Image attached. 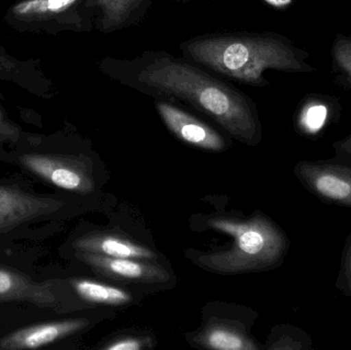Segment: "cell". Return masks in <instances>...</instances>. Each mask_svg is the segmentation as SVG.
I'll return each mask as SVG.
<instances>
[{"mask_svg":"<svg viewBox=\"0 0 351 350\" xmlns=\"http://www.w3.org/2000/svg\"><path fill=\"white\" fill-rule=\"evenodd\" d=\"M63 207V201L58 199L37 197L16 187L0 186V234L51 215Z\"/></svg>","mask_w":351,"mask_h":350,"instance_id":"8992f818","label":"cell"},{"mask_svg":"<svg viewBox=\"0 0 351 350\" xmlns=\"http://www.w3.org/2000/svg\"><path fill=\"white\" fill-rule=\"evenodd\" d=\"M76 256L95 273L109 279L146 284H164L170 279L164 267L140 259L114 258L88 252H77Z\"/></svg>","mask_w":351,"mask_h":350,"instance_id":"ba28073f","label":"cell"},{"mask_svg":"<svg viewBox=\"0 0 351 350\" xmlns=\"http://www.w3.org/2000/svg\"><path fill=\"white\" fill-rule=\"evenodd\" d=\"M335 285L343 295L351 298V232L346 236L344 242L339 273Z\"/></svg>","mask_w":351,"mask_h":350,"instance_id":"2e32d148","label":"cell"},{"mask_svg":"<svg viewBox=\"0 0 351 350\" xmlns=\"http://www.w3.org/2000/svg\"><path fill=\"white\" fill-rule=\"evenodd\" d=\"M208 226L233 238L232 246L198 257V264L213 273H232L265 271L278 266L288 254L286 234L265 216L251 219L213 218Z\"/></svg>","mask_w":351,"mask_h":350,"instance_id":"3957f363","label":"cell"},{"mask_svg":"<svg viewBox=\"0 0 351 350\" xmlns=\"http://www.w3.org/2000/svg\"><path fill=\"white\" fill-rule=\"evenodd\" d=\"M144 341L138 338H125L114 341L107 345L105 349L108 350H140L143 349Z\"/></svg>","mask_w":351,"mask_h":350,"instance_id":"ac0fdd59","label":"cell"},{"mask_svg":"<svg viewBox=\"0 0 351 350\" xmlns=\"http://www.w3.org/2000/svg\"><path fill=\"white\" fill-rule=\"evenodd\" d=\"M206 349L216 350H256V343L239 329L227 323H216L206 327L196 338Z\"/></svg>","mask_w":351,"mask_h":350,"instance_id":"4fadbf2b","label":"cell"},{"mask_svg":"<svg viewBox=\"0 0 351 350\" xmlns=\"http://www.w3.org/2000/svg\"><path fill=\"white\" fill-rule=\"evenodd\" d=\"M76 252L95 253L114 258H132L152 260L154 251L128 238L107 232H90L80 236L72 244Z\"/></svg>","mask_w":351,"mask_h":350,"instance_id":"7c38bea8","label":"cell"},{"mask_svg":"<svg viewBox=\"0 0 351 350\" xmlns=\"http://www.w3.org/2000/svg\"><path fill=\"white\" fill-rule=\"evenodd\" d=\"M20 162L31 174L53 186L82 195L94 191V181L86 164L75 156L27 153L21 156Z\"/></svg>","mask_w":351,"mask_h":350,"instance_id":"5b68a950","label":"cell"},{"mask_svg":"<svg viewBox=\"0 0 351 350\" xmlns=\"http://www.w3.org/2000/svg\"><path fill=\"white\" fill-rule=\"evenodd\" d=\"M267 1L274 4V5H284V4L290 2V0H267Z\"/></svg>","mask_w":351,"mask_h":350,"instance_id":"7402d4cb","label":"cell"},{"mask_svg":"<svg viewBox=\"0 0 351 350\" xmlns=\"http://www.w3.org/2000/svg\"><path fill=\"white\" fill-rule=\"evenodd\" d=\"M100 69L113 82L156 100L186 103L243 143L257 145L261 140L253 101L186 58L146 51L133 59L104 58Z\"/></svg>","mask_w":351,"mask_h":350,"instance_id":"6da1fadb","label":"cell"},{"mask_svg":"<svg viewBox=\"0 0 351 350\" xmlns=\"http://www.w3.org/2000/svg\"><path fill=\"white\" fill-rule=\"evenodd\" d=\"M154 0H90L95 27L103 34H112L137 26L145 20Z\"/></svg>","mask_w":351,"mask_h":350,"instance_id":"9c48e42d","label":"cell"},{"mask_svg":"<svg viewBox=\"0 0 351 350\" xmlns=\"http://www.w3.org/2000/svg\"><path fill=\"white\" fill-rule=\"evenodd\" d=\"M154 104L169 131L184 143L208 151H222L226 147L224 138L197 117L170 101L156 100Z\"/></svg>","mask_w":351,"mask_h":350,"instance_id":"52a82bcc","label":"cell"},{"mask_svg":"<svg viewBox=\"0 0 351 350\" xmlns=\"http://www.w3.org/2000/svg\"><path fill=\"white\" fill-rule=\"evenodd\" d=\"M333 148L336 152L335 158L351 162V133L348 137L334 143Z\"/></svg>","mask_w":351,"mask_h":350,"instance_id":"ffe728a7","label":"cell"},{"mask_svg":"<svg viewBox=\"0 0 351 350\" xmlns=\"http://www.w3.org/2000/svg\"><path fill=\"white\" fill-rule=\"evenodd\" d=\"M294 174L322 203L351 208V162L337 158L301 160L295 166Z\"/></svg>","mask_w":351,"mask_h":350,"instance_id":"277c9868","label":"cell"},{"mask_svg":"<svg viewBox=\"0 0 351 350\" xmlns=\"http://www.w3.org/2000/svg\"><path fill=\"white\" fill-rule=\"evenodd\" d=\"M84 318L58 321L32 325L14 331L0 339V349H35L70 336L88 326Z\"/></svg>","mask_w":351,"mask_h":350,"instance_id":"30bf717a","label":"cell"},{"mask_svg":"<svg viewBox=\"0 0 351 350\" xmlns=\"http://www.w3.org/2000/svg\"><path fill=\"white\" fill-rule=\"evenodd\" d=\"M335 59L338 66L351 78V41L343 40L337 43Z\"/></svg>","mask_w":351,"mask_h":350,"instance_id":"e0dca14e","label":"cell"},{"mask_svg":"<svg viewBox=\"0 0 351 350\" xmlns=\"http://www.w3.org/2000/svg\"><path fill=\"white\" fill-rule=\"evenodd\" d=\"M28 302L40 308H56L57 296L51 282L37 283L14 269L0 267V303Z\"/></svg>","mask_w":351,"mask_h":350,"instance_id":"8fae6325","label":"cell"},{"mask_svg":"<svg viewBox=\"0 0 351 350\" xmlns=\"http://www.w3.org/2000/svg\"><path fill=\"white\" fill-rule=\"evenodd\" d=\"M166 1L179 2V3H188V2H213L216 1V0H166Z\"/></svg>","mask_w":351,"mask_h":350,"instance_id":"44dd1931","label":"cell"},{"mask_svg":"<svg viewBox=\"0 0 351 350\" xmlns=\"http://www.w3.org/2000/svg\"><path fill=\"white\" fill-rule=\"evenodd\" d=\"M72 287L84 301L104 305H125L132 301L128 292L106 284L97 283L88 279H75Z\"/></svg>","mask_w":351,"mask_h":350,"instance_id":"5bb4252c","label":"cell"},{"mask_svg":"<svg viewBox=\"0 0 351 350\" xmlns=\"http://www.w3.org/2000/svg\"><path fill=\"white\" fill-rule=\"evenodd\" d=\"M179 47L184 58L204 69L256 88L269 84L266 70L307 69L284 38L270 33H210L192 37Z\"/></svg>","mask_w":351,"mask_h":350,"instance_id":"7a4b0ae2","label":"cell"},{"mask_svg":"<svg viewBox=\"0 0 351 350\" xmlns=\"http://www.w3.org/2000/svg\"><path fill=\"white\" fill-rule=\"evenodd\" d=\"M19 131L16 127L12 125L10 121H6L3 113L0 110V140H14L18 139Z\"/></svg>","mask_w":351,"mask_h":350,"instance_id":"d6986e66","label":"cell"},{"mask_svg":"<svg viewBox=\"0 0 351 350\" xmlns=\"http://www.w3.org/2000/svg\"><path fill=\"white\" fill-rule=\"evenodd\" d=\"M327 119V107L325 105L313 103L303 108L299 117V125L303 133L307 135H315L325 127Z\"/></svg>","mask_w":351,"mask_h":350,"instance_id":"9a60e30c","label":"cell"}]
</instances>
